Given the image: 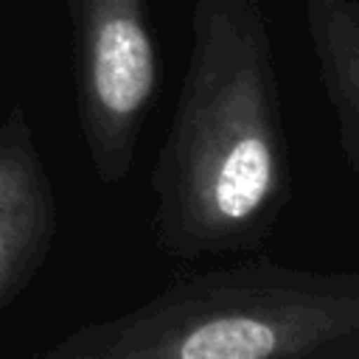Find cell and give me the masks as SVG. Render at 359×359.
Wrapping results in <instances>:
<instances>
[{"label": "cell", "mask_w": 359, "mask_h": 359, "mask_svg": "<svg viewBox=\"0 0 359 359\" xmlns=\"http://www.w3.org/2000/svg\"><path fill=\"white\" fill-rule=\"evenodd\" d=\"M157 247L185 264L264 247L292 165L258 0H196L191 62L151 171Z\"/></svg>", "instance_id": "cell-1"}, {"label": "cell", "mask_w": 359, "mask_h": 359, "mask_svg": "<svg viewBox=\"0 0 359 359\" xmlns=\"http://www.w3.org/2000/svg\"><path fill=\"white\" fill-rule=\"evenodd\" d=\"M48 359H359V269L264 255L199 269Z\"/></svg>", "instance_id": "cell-2"}, {"label": "cell", "mask_w": 359, "mask_h": 359, "mask_svg": "<svg viewBox=\"0 0 359 359\" xmlns=\"http://www.w3.org/2000/svg\"><path fill=\"white\" fill-rule=\"evenodd\" d=\"M87 129L95 168L118 182L157 90V50L140 0H90L87 6Z\"/></svg>", "instance_id": "cell-3"}, {"label": "cell", "mask_w": 359, "mask_h": 359, "mask_svg": "<svg viewBox=\"0 0 359 359\" xmlns=\"http://www.w3.org/2000/svg\"><path fill=\"white\" fill-rule=\"evenodd\" d=\"M320 79L337 118L339 151L359 180V3L306 0Z\"/></svg>", "instance_id": "cell-4"}, {"label": "cell", "mask_w": 359, "mask_h": 359, "mask_svg": "<svg viewBox=\"0 0 359 359\" xmlns=\"http://www.w3.org/2000/svg\"><path fill=\"white\" fill-rule=\"evenodd\" d=\"M20 241H22V244L42 247L45 236H31V233L17 236V230H14V219H11V210H6V208L0 205V289L11 280V272H14V264H17L20 250H22V252H28V255H34V250H31V247H20Z\"/></svg>", "instance_id": "cell-5"}]
</instances>
